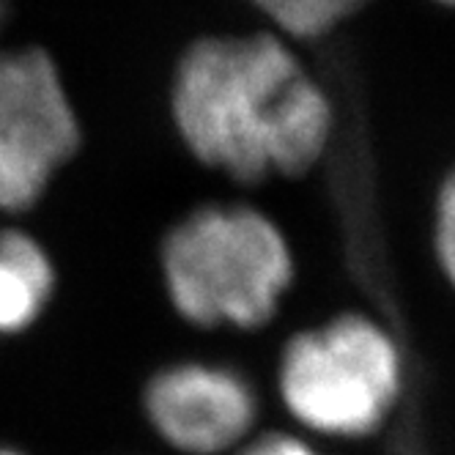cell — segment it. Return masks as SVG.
Returning a JSON list of instances; mask_svg holds the SVG:
<instances>
[{"label":"cell","instance_id":"6da1fadb","mask_svg":"<svg viewBox=\"0 0 455 455\" xmlns=\"http://www.w3.org/2000/svg\"><path fill=\"white\" fill-rule=\"evenodd\" d=\"M171 116L187 151L239 184L310 173L335 132L330 93L275 30L192 42L173 72Z\"/></svg>","mask_w":455,"mask_h":455},{"label":"cell","instance_id":"7a4b0ae2","mask_svg":"<svg viewBox=\"0 0 455 455\" xmlns=\"http://www.w3.org/2000/svg\"><path fill=\"white\" fill-rule=\"evenodd\" d=\"M159 269L173 310L204 330H261L294 285L297 261L272 217L247 204H209L162 242Z\"/></svg>","mask_w":455,"mask_h":455},{"label":"cell","instance_id":"3957f363","mask_svg":"<svg viewBox=\"0 0 455 455\" xmlns=\"http://www.w3.org/2000/svg\"><path fill=\"white\" fill-rule=\"evenodd\" d=\"M406 387L398 340L365 313H340L291 338L277 363V395L299 434L368 442L393 419Z\"/></svg>","mask_w":455,"mask_h":455},{"label":"cell","instance_id":"277c9868","mask_svg":"<svg viewBox=\"0 0 455 455\" xmlns=\"http://www.w3.org/2000/svg\"><path fill=\"white\" fill-rule=\"evenodd\" d=\"M80 140V118L55 60L39 47L0 52V212L34 209Z\"/></svg>","mask_w":455,"mask_h":455},{"label":"cell","instance_id":"5b68a950","mask_svg":"<svg viewBox=\"0 0 455 455\" xmlns=\"http://www.w3.org/2000/svg\"><path fill=\"white\" fill-rule=\"evenodd\" d=\"M148 431L173 455H234L261 419L252 381L225 363L179 360L154 371L140 393Z\"/></svg>","mask_w":455,"mask_h":455},{"label":"cell","instance_id":"8992f818","mask_svg":"<svg viewBox=\"0 0 455 455\" xmlns=\"http://www.w3.org/2000/svg\"><path fill=\"white\" fill-rule=\"evenodd\" d=\"M55 264L22 228H0V335L34 327L55 294Z\"/></svg>","mask_w":455,"mask_h":455},{"label":"cell","instance_id":"52a82bcc","mask_svg":"<svg viewBox=\"0 0 455 455\" xmlns=\"http://www.w3.org/2000/svg\"><path fill=\"white\" fill-rule=\"evenodd\" d=\"M288 42H315L330 36L371 0H247Z\"/></svg>","mask_w":455,"mask_h":455},{"label":"cell","instance_id":"ba28073f","mask_svg":"<svg viewBox=\"0 0 455 455\" xmlns=\"http://www.w3.org/2000/svg\"><path fill=\"white\" fill-rule=\"evenodd\" d=\"M431 242H434V255L442 275L452 280L455 272V187L452 179L447 176L436 192L434 201V225H431Z\"/></svg>","mask_w":455,"mask_h":455},{"label":"cell","instance_id":"9c48e42d","mask_svg":"<svg viewBox=\"0 0 455 455\" xmlns=\"http://www.w3.org/2000/svg\"><path fill=\"white\" fill-rule=\"evenodd\" d=\"M234 455H330L299 431H255Z\"/></svg>","mask_w":455,"mask_h":455},{"label":"cell","instance_id":"30bf717a","mask_svg":"<svg viewBox=\"0 0 455 455\" xmlns=\"http://www.w3.org/2000/svg\"><path fill=\"white\" fill-rule=\"evenodd\" d=\"M0 455H30V452H25L17 444H4V442H0Z\"/></svg>","mask_w":455,"mask_h":455},{"label":"cell","instance_id":"8fae6325","mask_svg":"<svg viewBox=\"0 0 455 455\" xmlns=\"http://www.w3.org/2000/svg\"><path fill=\"white\" fill-rule=\"evenodd\" d=\"M4 14H6V0H0V25H4Z\"/></svg>","mask_w":455,"mask_h":455},{"label":"cell","instance_id":"7c38bea8","mask_svg":"<svg viewBox=\"0 0 455 455\" xmlns=\"http://www.w3.org/2000/svg\"><path fill=\"white\" fill-rule=\"evenodd\" d=\"M436 4H442V6H450V4H452V0H436Z\"/></svg>","mask_w":455,"mask_h":455}]
</instances>
